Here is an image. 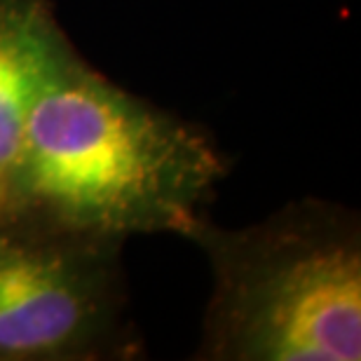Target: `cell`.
Instances as JSON below:
<instances>
[{
    "instance_id": "cell-1",
    "label": "cell",
    "mask_w": 361,
    "mask_h": 361,
    "mask_svg": "<svg viewBox=\"0 0 361 361\" xmlns=\"http://www.w3.org/2000/svg\"><path fill=\"white\" fill-rule=\"evenodd\" d=\"M230 164L202 125L108 80L73 47L31 106L0 223L118 244L188 237Z\"/></svg>"
},
{
    "instance_id": "cell-2",
    "label": "cell",
    "mask_w": 361,
    "mask_h": 361,
    "mask_svg": "<svg viewBox=\"0 0 361 361\" xmlns=\"http://www.w3.org/2000/svg\"><path fill=\"white\" fill-rule=\"evenodd\" d=\"M185 240L212 268L195 359H361V221L350 207L293 200L244 228L204 216Z\"/></svg>"
},
{
    "instance_id": "cell-3",
    "label": "cell",
    "mask_w": 361,
    "mask_h": 361,
    "mask_svg": "<svg viewBox=\"0 0 361 361\" xmlns=\"http://www.w3.org/2000/svg\"><path fill=\"white\" fill-rule=\"evenodd\" d=\"M125 244L0 223V361L129 359Z\"/></svg>"
},
{
    "instance_id": "cell-4",
    "label": "cell",
    "mask_w": 361,
    "mask_h": 361,
    "mask_svg": "<svg viewBox=\"0 0 361 361\" xmlns=\"http://www.w3.org/2000/svg\"><path fill=\"white\" fill-rule=\"evenodd\" d=\"M71 49L49 0H0V202L33 101Z\"/></svg>"
}]
</instances>
